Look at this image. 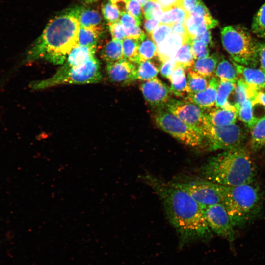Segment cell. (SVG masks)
I'll return each mask as SVG.
<instances>
[{
    "mask_svg": "<svg viewBox=\"0 0 265 265\" xmlns=\"http://www.w3.org/2000/svg\"><path fill=\"white\" fill-rule=\"evenodd\" d=\"M142 180L159 197L167 218L183 243L195 239H209L212 231L201 206L186 191L173 181H163L151 174Z\"/></svg>",
    "mask_w": 265,
    "mask_h": 265,
    "instance_id": "cell-1",
    "label": "cell"
},
{
    "mask_svg": "<svg viewBox=\"0 0 265 265\" xmlns=\"http://www.w3.org/2000/svg\"><path fill=\"white\" fill-rule=\"evenodd\" d=\"M81 9L80 7L69 9L51 19L32 48L31 57L63 64L70 51L78 44Z\"/></svg>",
    "mask_w": 265,
    "mask_h": 265,
    "instance_id": "cell-2",
    "label": "cell"
},
{
    "mask_svg": "<svg viewBox=\"0 0 265 265\" xmlns=\"http://www.w3.org/2000/svg\"><path fill=\"white\" fill-rule=\"evenodd\" d=\"M199 173L207 180L232 186L255 182L257 169L249 151L241 145L211 157Z\"/></svg>",
    "mask_w": 265,
    "mask_h": 265,
    "instance_id": "cell-3",
    "label": "cell"
},
{
    "mask_svg": "<svg viewBox=\"0 0 265 265\" xmlns=\"http://www.w3.org/2000/svg\"><path fill=\"white\" fill-rule=\"evenodd\" d=\"M223 186L222 204L235 228L244 227L260 215L263 208L262 193L255 182L232 186Z\"/></svg>",
    "mask_w": 265,
    "mask_h": 265,
    "instance_id": "cell-4",
    "label": "cell"
},
{
    "mask_svg": "<svg viewBox=\"0 0 265 265\" xmlns=\"http://www.w3.org/2000/svg\"><path fill=\"white\" fill-rule=\"evenodd\" d=\"M222 45L230 56V60L243 66L255 68L259 63V42L248 30L241 25H230L221 31Z\"/></svg>",
    "mask_w": 265,
    "mask_h": 265,
    "instance_id": "cell-5",
    "label": "cell"
},
{
    "mask_svg": "<svg viewBox=\"0 0 265 265\" xmlns=\"http://www.w3.org/2000/svg\"><path fill=\"white\" fill-rule=\"evenodd\" d=\"M101 79L99 63L94 57L79 66L60 67L52 77L36 82L33 86L43 89L61 84L97 83Z\"/></svg>",
    "mask_w": 265,
    "mask_h": 265,
    "instance_id": "cell-6",
    "label": "cell"
},
{
    "mask_svg": "<svg viewBox=\"0 0 265 265\" xmlns=\"http://www.w3.org/2000/svg\"><path fill=\"white\" fill-rule=\"evenodd\" d=\"M156 124L182 144L198 148L205 145L204 137L198 130L186 124L165 109H159L154 114Z\"/></svg>",
    "mask_w": 265,
    "mask_h": 265,
    "instance_id": "cell-7",
    "label": "cell"
},
{
    "mask_svg": "<svg viewBox=\"0 0 265 265\" xmlns=\"http://www.w3.org/2000/svg\"><path fill=\"white\" fill-rule=\"evenodd\" d=\"M205 146L209 151L227 150L242 145L246 137L245 131L235 124L216 126L209 124L204 129Z\"/></svg>",
    "mask_w": 265,
    "mask_h": 265,
    "instance_id": "cell-8",
    "label": "cell"
},
{
    "mask_svg": "<svg viewBox=\"0 0 265 265\" xmlns=\"http://www.w3.org/2000/svg\"><path fill=\"white\" fill-rule=\"evenodd\" d=\"M173 182L202 207L222 203L223 186L203 178L184 177Z\"/></svg>",
    "mask_w": 265,
    "mask_h": 265,
    "instance_id": "cell-9",
    "label": "cell"
},
{
    "mask_svg": "<svg viewBox=\"0 0 265 265\" xmlns=\"http://www.w3.org/2000/svg\"><path fill=\"white\" fill-rule=\"evenodd\" d=\"M164 108L202 133L209 124L205 110L187 100L171 98Z\"/></svg>",
    "mask_w": 265,
    "mask_h": 265,
    "instance_id": "cell-10",
    "label": "cell"
},
{
    "mask_svg": "<svg viewBox=\"0 0 265 265\" xmlns=\"http://www.w3.org/2000/svg\"><path fill=\"white\" fill-rule=\"evenodd\" d=\"M202 208L211 231L229 241H233L235 237V227L224 206L218 203Z\"/></svg>",
    "mask_w": 265,
    "mask_h": 265,
    "instance_id": "cell-11",
    "label": "cell"
},
{
    "mask_svg": "<svg viewBox=\"0 0 265 265\" xmlns=\"http://www.w3.org/2000/svg\"><path fill=\"white\" fill-rule=\"evenodd\" d=\"M140 89L146 101L159 109L164 108L171 99L170 88L157 77L142 83Z\"/></svg>",
    "mask_w": 265,
    "mask_h": 265,
    "instance_id": "cell-12",
    "label": "cell"
},
{
    "mask_svg": "<svg viewBox=\"0 0 265 265\" xmlns=\"http://www.w3.org/2000/svg\"><path fill=\"white\" fill-rule=\"evenodd\" d=\"M106 70L110 80L120 84L128 85L137 79V64L125 59L108 63Z\"/></svg>",
    "mask_w": 265,
    "mask_h": 265,
    "instance_id": "cell-13",
    "label": "cell"
},
{
    "mask_svg": "<svg viewBox=\"0 0 265 265\" xmlns=\"http://www.w3.org/2000/svg\"><path fill=\"white\" fill-rule=\"evenodd\" d=\"M241 79L251 90L258 92L265 88V72L262 69L243 66L230 60Z\"/></svg>",
    "mask_w": 265,
    "mask_h": 265,
    "instance_id": "cell-14",
    "label": "cell"
},
{
    "mask_svg": "<svg viewBox=\"0 0 265 265\" xmlns=\"http://www.w3.org/2000/svg\"><path fill=\"white\" fill-rule=\"evenodd\" d=\"M219 79L213 76L209 78L208 87L203 91L188 94L185 99L187 100L201 108L207 110L215 106L217 90Z\"/></svg>",
    "mask_w": 265,
    "mask_h": 265,
    "instance_id": "cell-15",
    "label": "cell"
},
{
    "mask_svg": "<svg viewBox=\"0 0 265 265\" xmlns=\"http://www.w3.org/2000/svg\"><path fill=\"white\" fill-rule=\"evenodd\" d=\"M187 33L193 40L196 36L216 27L218 21L212 15L203 16L190 14L185 21Z\"/></svg>",
    "mask_w": 265,
    "mask_h": 265,
    "instance_id": "cell-16",
    "label": "cell"
},
{
    "mask_svg": "<svg viewBox=\"0 0 265 265\" xmlns=\"http://www.w3.org/2000/svg\"><path fill=\"white\" fill-rule=\"evenodd\" d=\"M186 41L182 36L172 32L164 41L157 45V58L162 63L174 58L177 51Z\"/></svg>",
    "mask_w": 265,
    "mask_h": 265,
    "instance_id": "cell-17",
    "label": "cell"
},
{
    "mask_svg": "<svg viewBox=\"0 0 265 265\" xmlns=\"http://www.w3.org/2000/svg\"><path fill=\"white\" fill-rule=\"evenodd\" d=\"M95 50L77 44L70 51L61 68L77 67L94 57Z\"/></svg>",
    "mask_w": 265,
    "mask_h": 265,
    "instance_id": "cell-18",
    "label": "cell"
},
{
    "mask_svg": "<svg viewBox=\"0 0 265 265\" xmlns=\"http://www.w3.org/2000/svg\"><path fill=\"white\" fill-rule=\"evenodd\" d=\"M236 82L237 81L219 80L216 93V107L237 111L234 106L229 100L230 96L235 93Z\"/></svg>",
    "mask_w": 265,
    "mask_h": 265,
    "instance_id": "cell-19",
    "label": "cell"
},
{
    "mask_svg": "<svg viewBox=\"0 0 265 265\" xmlns=\"http://www.w3.org/2000/svg\"><path fill=\"white\" fill-rule=\"evenodd\" d=\"M210 124L216 126H225L236 123L238 114L236 110L224 108H213L206 113Z\"/></svg>",
    "mask_w": 265,
    "mask_h": 265,
    "instance_id": "cell-20",
    "label": "cell"
},
{
    "mask_svg": "<svg viewBox=\"0 0 265 265\" xmlns=\"http://www.w3.org/2000/svg\"><path fill=\"white\" fill-rule=\"evenodd\" d=\"M79 20L80 26L90 30L100 36L103 31L101 16L96 10L81 8Z\"/></svg>",
    "mask_w": 265,
    "mask_h": 265,
    "instance_id": "cell-21",
    "label": "cell"
},
{
    "mask_svg": "<svg viewBox=\"0 0 265 265\" xmlns=\"http://www.w3.org/2000/svg\"><path fill=\"white\" fill-rule=\"evenodd\" d=\"M250 131V150L256 153L265 147V115L258 118Z\"/></svg>",
    "mask_w": 265,
    "mask_h": 265,
    "instance_id": "cell-22",
    "label": "cell"
},
{
    "mask_svg": "<svg viewBox=\"0 0 265 265\" xmlns=\"http://www.w3.org/2000/svg\"><path fill=\"white\" fill-rule=\"evenodd\" d=\"M168 80L172 94L178 97L183 96L185 93L188 94L186 71L184 68L177 66Z\"/></svg>",
    "mask_w": 265,
    "mask_h": 265,
    "instance_id": "cell-23",
    "label": "cell"
},
{
    "mask_svg": "<svg viewBox=\"0 0 265 265\" xmlns=\"http://www.w3.org/2000/svg\"><path fill=\"white\" fill-rule=\"evenodd\" d=\"M220 58L215 53L207 57L196 59L190 68L198 73L210 78L214 76L215 71Z\"/></svg>",
    "mask_w": 265,
    "mask_h": 265,
    "instance_id": "cell-24",
    "label": "cell"
},
{
    "mask_svg": "<svg viewBox=\"0 0 265 265\" xmlns=\"http://www.w3.org/2000/svg\"><path fill=\"white\" fill-rule=\"evenodd\" d=\"M101 56L107 63L123 59L121 41L112 39L108 42L103 48Z\"/></svg>",
    "mask_w": 265,
    "mask_h": 265,
    "instance_id": "cell-25",
    "label": "cell"
},
{
    "mask_svg": "<svg viewBox=\"0 0 265 265\" xmlns=\"http://www.w3.org/2000/svg\"><path fill=\"white\" fill-rule=\"evenodd\" d=\"M214 76L219 80L237 81L238 74L234 65L227 59L221 58L219 61L214 73Z\"/></svg>",
    "mask_w": 265,
    "mask_h": 265,
    "instance_id": "cell-26",
    "label": "cell"
},
{
    "mask_svg": "<svg viewBox=\"0 0 265 265\" xmlns=\"http://www.w3.org/2000/svg\"><path fill=\"white\" fill-rule=\"evenodd\" d=\"M188 94L196 93L204 91L208 86L209 80L206 77L191 68L187 69Z\"/></svg>",
    "mask_w": 265,
    "mask_h": 265,
    "instance_id": "cell-27",
    "label": "cell"
},
{
    "mask_svg": "<svg viewBox=\"0 0 265 265\" xmlns=\"http://www.w3.org/2000/svg\"><path fill=\"white\" fill-rule=\"evenodd\" d=\"M152 60L140 61L137 64V79L148 81L156 78L160 66Z\"/></svg>",
    "mask_w": 265,
    "mask_h": 265,
    "instance_id": "cell-28",
    "label": "cell"
},
{
    "mask_svg": "<svg viewBox=\"0 0 265 265\" xmlns=\"http://www.w3.org/2000/svg\"><path fill=\"white\" fill-rule=\"evenodd\" d=\"M121 43L123 59L138 64L140 62L138 51L140 41L135 39L126 38Z\"/></svg>",
    "mask_w": 265,
    "mask_h": 265,
    "instance_id": "cell-29",
    "label": "cell"
},
{
    "mask_svg": "<svg viewBox=\"0 0 265 265\" xmlns=\"http://www.w3.org/2000/svg\"><path fill=\"white\" fill-rule=\"evenodd\" d=\"M192 41L184 43L177 51L174 58L177 66L187 70L190 68L195 60L191 51Z\"/></svg>",
    "mask_w": 265,
    "mask_h": 265,
    "instance_id": "cell-30",
    "label": "cell"
},
{
    "mask_svg": "<svg viewBox=\"0 0 265 265\" xmlns=\"http://www.w3.org/2000/svg\"><path fill=\"white\" fill-rule=\"evenodd\" d=\"M252 100L247 98L241 105L238 111V117L245 126L250 130L258 118L254 114Z\"/></svg>",
    "mask_w": 265,
    "mask_h": 265,
    "instance_id": "cell-31",
    "label": "cell"
},
{
    "mask_svg": "<svg viewBox=\"0 0 265 265\" xmlns=\"http://www.w3.org/2000/svg\"><path fill=\"white\" fill-rule=\"evenodd\" d=\"M189 15L180 5L163 11L159 22L161 24L172 26L178 22H185Z\"/></svg>",
    "mask_w": 265,
    "mask_h": 265,
    "instance_id": "cell-32",
    "label": "cell"
},
{
    "mask_svg": "<svg viewBox=\"0 0 265 265\" xmlns=\"http://www.w3.org/2000/svg\"><path fill=\"white\" fill-rule=\"evenodd\" d=\"M138 51L140 62L157 57V45L149 35L140 42Z\"/></svg>",
    "mask_w": 265,
    "mask_h": 265,
    "instance_id": "cell-33",
    "label": "cell"
},
{
    "mask_svg": "<svg viewBox=\"0 0 265 265\" xmlns=\"http://www.w3.org/2000/svg\"><path fill=\"white\" fill-rule=\"evenodd\" d=\"M256 95L250 91L246 84L240 78L236 82V90L234 93V106L238 114L241 104L247 98L253 100Z\"/></svg>",
    "mask_w": 265,
    "mask_h": 265,
    "instance_id": "cell-34",
    "label": "cell"
},
{
    "mask_svg": "<svg viewBox=\"0 0 265 265\" xmlns=\"http://www.w3.org/2000/svg\"><path fill=\"white\" fill-rule=\"evenodd\" d=\"M251 30L258 37L265 40V3L254 16Z\"/></svg>",
    "mask_w": 265,
    "mask_h": 265,
    "instance_id": "cell-35",
    "label": "cell"
},
{
    "mask_svg": "<svg viewBox=\"0 0 265 265\" xmlns=\"http://www.w3.org/2000/svg\"><path fill=\"white\" fill-rule=\"evenodd\" d=\"M100 35L94 31L80 26L78 44L96 50Z\"/></svg>",
    "mask_w": 265,
    "mask_h": 265,
    "instance_id": "cell-36",
    "label": "cell"
},
{
    "mask_svg": "<svg viewBox=\"0 0 265 265\" xmlns=\"http://www.w3.org/2000/svg\"><path fill=\"white\" fill-rule=\"evenodd\" d=\"M142 13L146 19H154L159 21L163 11L156 2L150 0L142 7Z\"/></svg>",
    "mask_w": 265,
    "mask_h": 265,
    "instance_id": "cell-37",
    "label": "cell"
},
{
    "mask_svg": "<svg viewBox=\"0 0 265 265\" xmlns=\"http://www.w3.org/2000/svg\"><path fill=\"white\" fill-rule=\"evenodd\" d=\"M101 10L103 16L107 23L120 20L121 16L120 10L109 1L102 3Z\"/></svg>",
    "mask_w": 265,
    "mask_h": 265,
    "instance_id": "cell-38",
    "label": "cell"
},
{
    "mask_svg": "<svg viewBox=\"0 0 265 265\" xmlns=\"http://www.w3.org/2000/svg\"><path fill=\"white\" fill-rule=\"evenodd\" d=\"M172 33L171 25L160 23L148 35L157 45L164 41Z\"/></svg>",
    "mask_w": 265,
    "mask_h": 265,
    "instance_id": "cell-39",
    "label": "cell"
},
{
    "mask_svg": "<svg viewBox=\"0 0 265 265\" xmlns=\"http://www.w3.org/2000/svg\"><path fill=\"white\" fill-rule=\"evenodd\" d=\"M191 51L195 59H202L209 56L208 45L200 40H193L191 43Z\"/></svg>",
    "mask_w": 265,
    "mask_h": 265,
    "instance_id": "cell-40",
    "label": "cell"
},
{
    "mask_svg": "<svg viewBox=\"0 0 265 265\" xmlns=\"http://www.w3.org/2000/svg\"><path fill=\"white\" fill-rule=\"evenodd\" d=\"M126 11L136 20L138 25H141L142 19V8L136 0H128Z\"/></svg>",
    "mask_w": 265,
    "mask_h": 265,
    "instance_id": "cell-41",
    "label": "cell"
},
{
    "mask_svg": "<svg viewBox=\"0 0 265 265\" xmlns=\"http://www.w3.org/2000/svg\"><path fill=\"white\" fill-rule=\"evenodd\" d=\"M108 25L112 39L122 41L126 38L125 28L120 21L108 23Z\"/></svg>",
    "mask_w": 265,
    "mask_h": 265,
    "instance_id": "cell-42",
    "label": "cell"
},
{
    "mask_svg": "<svg viewBox=\"0 0 265 265\" xmlns=\"http://www.w3.org/2000/svg\"><path fill=\"white\" fill-rule=\"evenodd\" d=\"M126 38L135 39L140 42L143 40L147 35L141 30L138 25H135L125 28Z\"/></svg>",
    "mask_w": 265,
    "mask_h": 265,
    "instance_id": "cell-43",
    "label": "cell"
},
{
    "mask_svg": "<svg viewBox=\"0 0 265 265\" xmlns=\"http://www.w3.org/2000/svg\"><path fill=\"white\" fill-rule=\"evenodd\" d=\"M177 64L174 58H171L161 64L160 68L161 75L169 79Z\"/></svg>",
    "mask_w": 265,
    "mask_h": 265,
    "instance_id": "cell-44",
    "label": "cell"
},
{
    "mask_svg": "<svg viewBox=\"0 0 265 265\" xmlns=\"http://www.w3.org/2000/svg\"><path fill=\"white\" fill-rule=\"evenodd\" d=\"M120 22L124 28H126L135 25H138L136 20L126 11L121 13Z\"/></svg>",
    "mask_w": 265,
    "mask_h": 265,
    "instance_id": "cell-45",
    "label": "cell"
},
{
    "mask_svg": "<svg viewBox=\"0 0 265 265\" xmlns=\"http://www.w3.org/2000/svg\"><path fill=\"white\" fill-rule=\"evenodd\" d=\"M200 1V0H181L180 5L190 15Z\"/></svg>",
    "mask_w": 265,
    "mask_h": 265,
    "instance_id": "cell-46",
    "label": "cell"
},
{
    "mask_svg": "<svg viewBox=\"0 0 265 265\" xmlns=\"http://www.w3.org/2000/svg\"><path fill=\"white\" fill-rule=\"evenodd\" d=\"M257 52L261 69L265 72V43L259 42Z\"/></svg>",
    "mask_w": 265,
    "mask_h": 265,
    "instance_id": "cell-47",
    "label": "cell"
},
{
    "mask_svg": "<svg viewBox=\"0 0 265 265\" xmlns=\"http://www.w3.org/2000/svg\"><path fill=\"white\" fill-rule=\"evenodd\" d=\"M160 24L159 20L146 19L144 21L143 26L147 33L150 34Z\"/></svg>",
    "mask_w": 265,
    "mask_h": 265,
    "instance_id": "cell-48",
    "label": "cell"
},
{
    "mask_svg": "<svg viewBox=\"0 0 265 265\" xmlns=\"http://www.w3.org/2000/svg\"><path fill=\"white\" fill-rule=\"evenodd\" d=\"M191 14L203 16H209L211 15L208 9L204 5L201 0H200L193 11Z\"/></svg>",
    "mask_w": 265,
    "mask_h": 265,
    "instance_id": "cell-49",
    "label": "cell"
},
{
    "mask_svg": "<svg viewBox=\"0 0 265 265\" xmlns=\"http://www.w3.org/2000/svg\"><path fill=\"white\" fill-rule=\"evenodd\" d=\"M159 4L163 11L170 9L172 7L178 5L175 0H151Z\"/></svg>",
    "mask_w": 265,
    "mask_h": 265,
    "instance_id": "cell-50",
    "label": "cell"
},
{
    "mask_svg": "<svg viewBox=\"0 0 265 265\" xmlns=\"http://www.w3.org/2000/svg\"><path fill=\"white\" fill-rule=\"evenodd\" d=\"M254 106L259 105L263 106L265 109V91H260L252 100Z\"/></svg>",
    "mask_w": 265,
    "mask_h": 265,
    "instance_id": "cell-51",
    "label": "cell"
},
{
    "mask_svg": "<svg viewBox=\"0 0 265 265\" xmlns=\"http://www.w3.org/2000/svg\"><path fill=\"white\" fill-rule=\"evenodd\" d=\"M193 40H201L205 42L208 45H211L212 44V35L210 30H208L202 34L198 35Z\"/></svg>",
    "mask_w": 265,
    "mask_h": 265,
    "instance_id": "cell-52",
    "label": "cell"
},
{
    "mask_svg": "<svg viewBox=\"0 0 265 265\" xmlns=\"http://www.w3.org/2000/svg\"><path fill=\"white\" fill-rule=\"evenodd\" d=\"M128 0H109L113 5L116 6L120 12L126 11V3Z\"/></svg>",
    "mask_w": 265,
    "mask_h": 265,
    "instance_id": "cell-53",
    "label": "cell"
},
{
    "mask_svg": "<svg viewBox=\"0 0 265 265\" xmlns=\"http://www.w3.org/2000/svg\"><path fill=\"white\" fill-rule=\"evenodd\" d=\"M136 0L138 2V3H139V4L142 7L146 2H147L148 1L151 0Z\"/></svg>",
    "mask_w": 265,
    "mask_h": 265,
    "instance_id": "cell-54",
    "label": "cell"
},
{
    "mask_svg": "<svg viewBox=\"0 0 265 265\" xmlns=\"http://www.w3.org/2000/svg\"><path fill=\"white\" fill-rule=\"evenodd\" d=\"M86 2L88 3H92L97 2L99 0H84Z\"/></svg>",
    "mask_w": 265,
    "mask_h": 265,
    "instance_id": "cell-55",
    "label": "cell"
},
{
    "mask_svg": "<svg viewBox=\"0 0 265 265\" xmlns=\"http://www.w3.org/2000/svg\"><path fill=\"white\" fill-rule=\"evenodd\" d=\"M178 5H180L181 0H175Z\"/></svg>",
    "mask_w": 265,
    "mask_h": 265,
    "instance_id": "cell-56",
    "label": "cell"
}]
</instances>
